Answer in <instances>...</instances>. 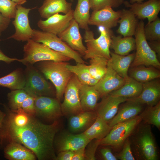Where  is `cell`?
Wrapping results in <instances>:
<instances>
[{"instance_id":"d6a6232c","label":"cell","mask_w":160,"mask_h":160,"mask_svg":"<svg viewBox=\"0 0 160 160\" xmlns=\"http://www.w3.org/2000/svg\"><path fill=\"white\" fill-rule=\"evenodd\" d=\"M25 82V76L18 69L0 78V86L8 88L11 91L23 89Z\"/></svg>"},{"instance_id":"ab89813d","label":"cell","mask_w":160,"mask_h":160,"mask_svg":"<svg viewBox=\"0 0 160 160\" xmlns=\"http://www.w3.org/2000/svg\"><path fill=\"white\" fill-rule=\"evenodd\" d=\"M90 8L97 10L107 7L116 8L124 3V0H89Z\"/></svg>"},{"instance_id":"8d00e7d4","label":"cell","mask_w":160,"mask_h":160,"mask_svg":"<svg viewBox=\"0 0 160 160\" xmlns=\"http://www.w3.org/2000/svg\"><path fill=\"white\" fill-rule=\"evenodd\" d=\"M143 119L148 124L155 126L158 129L160 127V103L150 106L143 112Z\"/></svg>"},{"instance_id":"5b68a950","label":"cell","mask_w":160,"mask_h":160,"mask_svg":"<svg viewBox=\"0 0 160 160\" xmlns=\"http://www.w3.org/2000/svg\"><path fill=\"white\" fill-rule=\"evenodd\" d=\"M33 29L32 39L44 44L52 50L74 60L77 63L85 64L81 55L70 47L57 35L42 31Z\"/></svg>"},{"instance_id":"e575fe53","label":"cell","mask_w":160,"mask_h":160,"mask_svg":"<svg viewBox=\"0 0 160 160\" xmlns=\"http://www.w3.org/2000/svg\"><path fill=\"white\" fill-rule=\"evenodd\" d=\"M108 60L103 57L98 56L90 59V65L87 66L92 77L98 81L103 78L107 71Z\"/></svg>"},{"instance_id":"7bdbcfd3","label":"cell","mask_w":160,"mask_h":160,"mask_svg":"<svg viewBox=\"0 0 160 160\" xmlns=\"http://www.w3.org/2000/svg\"><path fill=\"white\" fill-rule=\"evenodd\" d=\"M35 99V97L29 95L23 102L21 108L25 113L33 116L36 114Z\"/></svg>"},{"instance_id":"f6af8a7d","label":"cell","mask_w":160,"mask_h":160,"mask_svg":"<svg viewBox=\"0 0 160 160\" xmlns=\"http://www.w3.org/2000/svg\"><path fill=\"white\" fill-rule=\"evenodd\" d=\"M100 153L102 158L105 160H117V158L112 153L110 149L103 148L100 149Z\"/></svg>"},{"instance_id":"f5cc1de1","label":"cell","mask_w":160,"mask_h":160,"mask_svg":"<svg viewBox=\"0 0 160 160\" xmlns=\"http://www.w3.org/2000/svg\"><path fill=\"white\" fill-rule=\"evenodd\" d=\"M14 2L18 4L22 5L23 4L27 1L26 0H11Z\"/></svg>"},{"instance_id":"4316f807","label":"cell","mask_w":160,"mask_h":160,"mask_svg":"<svg viewBox=\"0 0 160 160\" xmlns=\"http://www.w3.org/2000/svg\"><path fill=\"white\" fill-rule=\"evenodd\" d=\"M136 16L130 9L121 10L118 23L119 26L117 32L124 37L134 35L138 23Z\"/></svg>"},{"instance_id":"ee69618b","label":"cell","mask_w":160,"mask_h":160,"mask_svg":"<svg viewBox=\"0 0 160 160\" xmlns=\"http://www.w3.org/2000/svg\"><path fill=\"white\" fill-rule=\"evenodd\" d=\"M124 143L123 149L118 155L117 158L121 160H135L132 153L130 141L127 138Z\"/></svg>"},{"instance_id":"ac0fdd59","label":"cell","mask_w":160,"mask_h":160,"mask_svg":"<svg viewBox=\"0 0 160 160\" xmlns=\"http://www.w3.org/2000/svg\"><path fill=\"white\" fill-rule=\"evenodd\" d=\"M90 141L83 132L75 134L66 132L61 134L55 143L59 152L65 151H75L86 147Z\"/></svg>"},{"instance_id":"f1b7e54d","label":"cell","mask_w":160,"mask_h":160,"mask_svg":"<svg viewBox=\"0 0 160 160\" xmlns=\"http://www.w3.org/2000/svg\"><path fill=\"white\" fill-rule=\"evenodd\" d=\"M112 127L108 122L97 116L94 123L83 132L90 140H101L109 132Z\"/></svg>"},{"instance_id":"30bf717a","label":"cell","mask_w":160,"mask_h":160,"mask_svg":"<svg viewBox=\"0 0 160 160\" xmlns=\"http://www.w3.org/2000/svg\"><path fill=\"white\" fill-rule=\"evenodd\" d=\"M142 128L135 141L137 155L142 159L156 160L157 151L150 127L146 125Z\"/></svg>"},{"instance_id":"816d5d0a","label":"cell","mask_w":160,"mask_h":160,"mask_svg":"<svg viewBox=\"0 0 160 160\" xmlns=\"http://www.w3.org/2000/svg\"><path fill=\"white\" fill-rule=\"evenodd\" d=\"M6 114L4 112L0 110V128Z\"/></svg>"},{"instance_id":"3957f363","label":"cell","mask_w":160,"mask_h":160,"mask_svg":"<svg viewBox=\"0 0 160 160\" xmlns=\"http://www.w3.org/2000/svg\"><path fill=\"white\" fill-rule=\"evenodd\" d=\"M23 58L18 61L26 66L44 61L66 62L70 58L51 49L45 44L31 39L24 46Z\"/></svg>"},{"instance_id":"603a6c76","label":"cell","mask_w":160,"mask_h":160,"mask_svg":"<svg viewBox=\"0 0 160 160\" xmlns=\"http://www.w3.org/2000/svg\"><path fill=\"white\" fill-rule=\"evenodd\" d=\"M79 95L83 111H94L96 110L98 101L101 96L94 86L81 83L79 89Z\"/></svg>"},{"instance_id":"9c48e42d","label":"cell","mask_w":160,"mask_h":160,"mask_svg":"<svg viewBox=\"0 0 160 160\" xmlns=\"http://www.w3.org/2000/svg\"><path fill=\"white\" fill-rule=\"evenodd\" d=\"M35 8H26L20 4L17 5L14 20L12 22L15 31L7 38L8 39H13L19 41L24 42L32 39L33 29L30 25L28 14L31 10Z\"/></svg>"},{"instance_id":"5bb4252c","label":"cell","mask_w":160,"mask_h":160,"mask_svg":"<svg viewBox=\"0 0 160 160\" xmlns=\"http://www.w3.org/2000/svg\"><path fill=\"white\" fill-rule=\"evenodd\" d=\"M78 23L73 18L68 26L57 36L70 47L84 56L87 48L83 43Z\"/></svg>"},{"instance_id":"8fae6325","label":"cell","mask_w":160,"mask_h":160,"mask_svg":"<svg viewBox=\"0 0 160 160\" xmlns=\"http://www.w3.org/2000/svg\"><path fill=\"white\" fill-rule=\"evenodd\" d=\"M36 114L49 119L56 120L62 114L60 101L56 98L46 96L35 97Z\"/></svg>"},{"instance_id":"f35d334b","label":"cell","mask_w":160,"mask_h":160,"mask_svg":"<svg viewBox=\"0 0 160 160\" xmlns=\"http://www.w3.org/2000/svg\"><path fill=\"white\" fill-rule=\"evenodd\" d=\"M17 4L11 0H0V12L1 14L8 18H14Z\"/></svg>"},{"instance_id":"d6986e66","label":"cell","mask_w":160,"mask_h":160,"mask_svg":"<svg viewBox=\"0 0 160 160\" xmlns=\"http://www.w3.org/2000/svg\"><path fill=\"white\" fill-rule=\"evenodd\" d=\"M125 82V79L119 75L108 63L105 74L94 86L101 97H103L119 88Z\"/></svg>"},{"instance_id":"52a82bcc","label":"cell","mask_w":160,"mask_h":160,"mask_svg":"<svg viewBox=\"0 0 160 160\" xmlns=\"http://www.w3.org/2000/svg\"><path fill=\"white\" fill-rule=\"evenodd\" d=\"M143 113L135 118L113 126L108 134L99 140L100 145L118 147L127 139L143 119Z\"/></svg>"},{"instance_id":"f907efd6","label":"cell","mask_w":160,"mask_h":160,"mask_svg":"<svg viewBox=\"0 0 160 160\" xmlns=\"http://www.w3.org/2000/svg\"><path fill=\"white\" fill-rule=\"evenodd\" d=\"M18 59L9 57L5 55L0 49V61H3L7 63H10L15 61H17Z\"/></svg>"},{"instance_id":"b9f144b4","label":"cell","mask_w":160,"mask_h":160,"mask_svg":"<svg viewBox=\"0 0 160 160\" xmlns=\"http://www.w3.org/2000/svg\"><path fill=\"white\" fill-rule=\"evenodd\" d=\"M99 140L93 139L88 143L86 149H85V160H95V155L98 147L99 145Z\"/></svg>"},{"instance_id":"1f68e13d","label":"cell","mask_w":160,"mask_h":160,"mask_svg":"<svg viewBox=\"0 0 160 160\" xmlns=\"http://www.w3.org/2000/svg\"><path fill=\"white\" fill-rule=\"evenodd\" d=\"M89 0H78L73 10V18L78 23L79 27L85 30L89 29L88 22L90 17Z\"/></svg>"},{"instance_id":"d4e9b609","label":"cell","mask_w":160,"mask_h":160,"mask_svg":"<svg viewBox=\"0 0 160 160\" xmlns=\"http://www.w3.org/2000/svg\"><path fill=\"white\" fill-rule=\"evenodd\" d=\"M111 57L108 63L119 75L125 79L128 75V70L131 64L133 61L135 54L126 55H121L115 53L111 52Z\"/></svg>"},{"instance_id":"74e56055","label":"cell","mask_w":160,"mask_h":160,"mask_svg":"<svg viewBox=\"0 0 160 160\" xmlns=\"http://www.w3.org/2000/svg\"><path fill=\"white\" fill-rule=\"evenodd\" d=\"M144 33L147 40L160 41V19L158 17L155 20L148 23L144 27Z\"/></svg>"},{"instance_id":"f546056e","label":"cell","mask_w":160,"mask_h":160,"mask_svg":"<svg viewBox=\"0 0 160 160\" xmlns=\"http://www.w3.org/2000/svg\"><path fill=\"white\" fill-rule=\"evenodd\" d=\"M110 47L114 53L121 55H126L136 48L135 39L132 36L122 37L112 35Z\"/></svg>"},{"instance_id":"681fc988","label":"cell","mask_w":160,"mask_h":160,"mask_svg":"<svg viewBox=\"0 0 160 160\" xmlns=\"http://www.w3.org/2000/svg\"><path fill=\"white\" fill-rule=\"evenodd\" d=\"M151 48L157 54L158 58H160V41H150L149 44Z\"/></svg>"},{"instance_id":"836d02e7","label":"cell","mask_w":160,"mask_h":160,"mask_svg":"<svg viewBox=\"0 0 160 160\" xmlns=\"http://www.w3.org/2000/svg\"><path fill=\"white\" fill-rule=\"evenodd\" d=\"M67 68L75 74L82 84L95 86L98 81L92 77L89 71L87 65L85 64L77 63L76 65L67 64Z\"/></svg>"},{"instance_id":"484cf974","label":"cell","mask_w":160,"mask_h":160,"mask_svg":"<svg viewBox=\"0 0 160 160\" xmlns=\"http://www.w3.org/2000/svg\"><path fill=\"white\" fill-rule=\"evenodd\" d=\"M5 157L10 160H34L35 155L30 150L19 143L12 142L4 148Z\"/></svg>"},{"instance_id":"9a60e30c","label":"cell","mask_w":160,"mask_h":160,"mask_svg":"<svg viewBox=\"0 0 160 160\" xmlns=\"http://www.w3.org/2000/svg\"><path fill=\"white\" fill-rule=\"evenodd\" d=\"M125 6L130 8L136 17L139 19L147 18L148 23L155 20L160 11V0H148L140 3H129L124 1Z\"/></svg>"},{"instance_id":"44dd1931","label":"cell","mask_w":160,"mask_h":160,"mask_svg":"<svg viewBox=\"0 0 160 160\" xmlns=\"http://www.w3.org/2000/svg\"><path fill=\"white\" fill-rule=\"evenodd\" d=\"M97 117L96 111H83L69 117L68 126L72 132L84 131L94 123Z\"/></svg>"},{"instance_id":"6da1fadb","label":"cell","mask_w":160,"mask_h":160,"mask_svg":"<svg viewBox=\"0 0 160 160\" xmlns=\"http://www.w3.org/2000/svg\"><path fill=\"white\" fill-rule=\"evenodd\" d=\"M59 129V123L44 124L30 115L28 123L22 127L14 125L5 116L0 128V148L9 143L23 145L39 160H55V137Z\"/></svg>"},{"instance_id":"11a10c76","label":"cell","mask_w":160,"mask_h":160,"mask_svg":"<svg viewBox=\"0 0 160 160\" xmlns=\"http://www.w3.org/2000/svg\"><path fill=\"white\" fill-rule=\"evenodd\" d=\"M71 1H73V0H71Z\"/></svg>"},{"instance_id":"cb8c5ba5","label":"cell","mask_w":160,"mask_h":160,"mask_svg":"<svg viewBox=\"0 0 160 160\" xmlns=\"http://www.w3.org/2000/svg\"><path fill=\"white\" fill-rule=\"evenodd\" d=\"M72 4L66 0H45L38 11L41 17L47 19L59 13H67L72 9Z\"/></svg>"},{"instance_id":"8992f818","label":"cell","mask_w":160,"mask_h":160,"mask_svg":"<svg viewBox=\"0 0 160 160\" xmlns=\"http://www.w3.org/2000/svg\"><path fill=\"white\" fill-rule=\"evenodd\" d=\"M25 82L23 89L34 97L40 96L51 97L54 92L50 84L32 65L27 66Z\"/></svg>"},{"instance_id":"7402d4cb","label":"cell","mask_w":160,"mask_h":160,"mask_svg":"<svg viewBox=\"0 0 160 160\" xmlns=\"http://www.w3.org/2000/svg\"><path fill=\"white\" fill-rule=\"evenodd\" d=\"M118 110L116 115L108 123L112 127L116 124L132 119L137 116L143 109L142 105L127 101Z\"/></svg>"},{"instance_id":"4dcf8cb0","label":"cell","mask_w":160,"mask_h":160,"mask_svg":"<svg viewBox=\"0 0 160 160\" xmlns=\"http://www.w3.org/2000/svg\"><path fill=\"white\" fill-rule=\"evenodd\" d=\"M132 67L129 71V76L142 83L160 77L159 71L152 66L147 67L140 65Z\"/></svg>"},{"instance_id":"bcb514c9","label":"cell","mask_w":160,"mask_h":160,"mask_svg":"<svg viewBox=\"0 0 160 160\" xmlns=\"http://www.w3.org/2000/svg\"><path fill=\"white\" fill-rule=\"evenodd\" d=\"M74 151H65L59 152L56 160H72Z\"/></svg>"},{"instance_id":"7dc6e473","label":"cell","mask_w":160,"mask_h":160,"mask_svg":"<svg viewBox=\"0 0 160 160\" xmlns=\"http://www.w3.org/2000/svg\"><path fill=\"white\" fill-rule=\"evenodd\" d=\"M11 19L6 18L0 14V35L8 27Z\"/></svg>"},{"instance_id":"ffe728a7","label":"cell","mask_w":160,"mask_h":160,"mask_svg":"<svg viewBox=\"0 0 160 160\" xmlns=\"http://www.w3.org/2000/svg\"><path fill=\"white\" fill-rule=\"evenodd\" d=\"M144 23H138L135 33V41L136 51L135 58L132 63V67L140 65L145 56L152 49L147 42L144 33Z\"/></svg>"},{"instance_id":"7c38bea8","label":"cell","mask_w":160,"mask_h":160,"mask_svg":"<svg viewBox=\"0 0 160 160\" xmlns=\"http://www.w3.org/2000/svg\"><path fill=\"white\" fill-rule=\"evenodd\" d=\"M73 10L65 15L55 14L46 20L40 19L37 24L42 31L58 35L64 31L73 19Z\"/></svg>"},{"instance_id":"2e32d148","label":"cell","mask_w":160,"mask_h":160,"mask_svg":"<svg viewBox=\"0 0 160 160\" xmlns=\"http://www.w3.org/2000/svg\"><path fill=\"white\" fill-rule=\"evenodd\" d=\"M102 97L101 102L97 104L96 111L97 116L108 122L117 113L119 105L126 101L127 98L113 96L110 94Z\"/></svg>"},{"instance_id":"7a4b0ae2","label":"cell","mask_w":160,"mask_h":160,"mask_svg":"<svg viewBox=\"0 0 160 160\" xmlns=\"http://www.w3.org/2000/svg\"><path fill=\"white\" fill-rule=\"evenodd\" d=\"M67 64L66 62L47 60L41 61L38 65L39 70L54 85L56 98L60 102L73 75L67 68Z\"/></svg>"},{"instance_id":"60d3db41","label":"cell","mask_w":160,"mask_h":160,"mask_svg":"<svg viewBox=\"0 0 160 160\" xmlns=\"http://www.w3.org/2000/svg\"><path fill=\"white\" fill-rule=\"evenodd\" d=\"M140 65L153 66L157 69L160 68V63L156 54L152 49L145 56Z\"/></svg>"},{"instance_id":"e0dca14e","label":"cell","mask_w":160,"mask_h":160,"mask_svg":"<svg viewBox=\"0 0 160 160\" xmlns=\"http://www.w3.org/2000/svg\"><path fill=\"white\" fill-rule=\"evenodd\" d=\"M141 92L137 96L128 98L127 101L136 102L141 104H146L152 106L159 102L160 83L157 79L143 83Z\"/></svg>"},{"instance_id":"83f0119b","label":"cell","mask_w":160,"mask_h":160,"mask_svg":"<svg viewBox=\"0 0 160 160\" xmlns=\"http://www.w3.org/2000/svg\"><path fill=\"white\" fill-rule=\"evenodd\" d=\"M142 83L129 76L125 79L124 84L119 88L109 94L115 96L128 98H132L138 96L142 92Z\"/></svg>"},{"instance_id":"ba28073f","label":"cell","mask_w":160,"mask_h":160,"mask_svg":"<svg viewBox=\"0 0 160 160\" xmlns=\"http://www.w3.org/2000/svg\"><path fill=\"white\" fill-rule=\"evenodd\" d=\"M81 83L74 74L70 79L64 92V100L60 104L62 114L71 116L83 111L79 95Z\"/></svg>"},{"instance_id":"277c9868","label":"cell","mask_w":160,"mask_h":160,"mask_svg":"<svg viewBox=\"0 0 160 160\" xmlns=\"http://www.w3.org/2000/svg\"><path fill=\"white\" fill-rule=\"evenodd\" d=\"M100 27L99 30L100 35L96 39H95L92 31L89 29L85 30L84 38L87 47L84 58L85 60L96 56L103 57L108 60L110 58V47L113 35L112 32L110 29Z\"/></svg>"},{"instance_id":"c3c4849f","label":"cell","mask_w":160,"mask_h":160,"mask_svg":"<svg viewBox=\"0 0 160 160\" xmlns=\"http://www.w3.org/2000/svg\"><path fill=\"white\" fill-rule=\"evenodd\" d=\"M85 148H82L74 151L72 160H85Z\"/></svg>"},{"instance_id":"db71d44e","label":"cell","mask_w":160,"mask_h":160,"mask_svg":"<svg viewBox=\"0 0 160 160\" xmlns=\"http://www.w3.org/2000/svg\"><path fill=\"white\" fill-rule=\"evenodd\" d=\"M144 0H131L130 3L132 4L135 3H140Z\"/></svg>"},{"instance_id":"d590c367","label":"cell","mask_w":160,"mask_h":160,"mask_svg":"<svg viewBox=\"0 0 160 160\" xmlns=\"http://www.w3.org/2000/svg\"><path fill=\"white\" fill-rule=\"evenodd\" d=\"M28 95L23 89L12 90L9 93L7 98L11 110L15 111L21 108L22 103Z\"/></svg>"},{"instance_id":"4fadbf2b","label":"cell","mask_w":160,"mask_h":160,"mask_svg":"<svg viewBox=\"0 0 160 160\" xmlns=\"http://www.w3.org/2000/svg\"><path fill=\"white\" fill-rule=\"evenodd\" d=\"M121 14V10L116 11L110 7L93 11L90 15L88 24L111 29L117 25Z\"/></svg>"}]
</instances>
